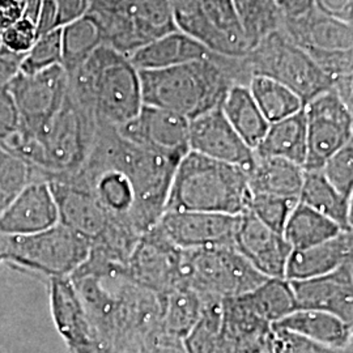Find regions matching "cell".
Returning a JSON list of instances; mask_svg holds the SVG:
<instances>
[{
    "mask_svg": "<svg viewBox=\"0 0 353 353\" xmlns=\"http://www.w3.org/2000/svg\"><path fill=\"white\" fill-rule=\"evenodd\" d=\"M179 161L125 139L115 127L97 123L88 159L74 176L62 178L88 190L112 225L140 239L164 214Z\"/></svg>",
    "mask_w": 353,
    "mask_h": 353,
    "instance_id": "obj_1",
    "label": "cell"
},
{
    "mask_svg": "<svg viewBox=\"0 0 353 353\" xmlns=\"http://www.w3.org/2000/svg\"><path fill=\"white\" fill-rule=\"evenodd\" d=\"M143 105L192 118L220 108L233 84H248L242 59H210L166 70L140 71Z\"/></svg>",
    "mask_w": 353,
    "mask_h": 353,
    "instance_id": "obj_2",
    "label": "cell"
},
{
    "mask_svg": "<svg viewBox=\"0 0 353 353\" xmlns=\"http://www.w3.org/2000/svg\"><path fill=\"white\" fill-rule=\"evenodd\" d=\"M68 75V94L99 125L119 128L143 108L138 70L126 55L101 45Z\"/></svg>",
    "mask_w": 353,
    "mask_h": 353,
    "instance_id": "obj_3",
    "label": "cell"
},
{
    "mask_svg": "<svg viewBox=\"0 0 353 353\" xmlns=\"http://www.w3.org/2000/svg\"><path fill=\"white\" fill-rule=\"evenodd\" d=\"M249 196L245 169L189 151L176 165L165 211L241 214Z\"/></svg>",
    "mask_w": 353,
    "mask_h": 353,
    "instance_id": "obj_4",
    "label": "cell"
},
{
    "mask_svg": "<svg viewBox=\"0 0 353 353\" xmlns=\"http://www.w3.org/2000/svg\"><path fill=\"white\" fill-rule=\"evenodd\" d=\"M249 76H268L292 89L303 103L332 89V83L284 29L272 33L242 58Z\"/></svg>",
    "mask_w": 353,
    "mask_h": 353,
    "instance_id": "obj_5",
    "label": "cell"
},
{
    "mask_svg": "<svg viewBox=\"0 0 353 353\" xmlns=\"http://www.w3.org/2000/svg\"><path fill=\"white\" fill-rule=\"evenodd\" d=\"M4 262H12L50 278L71 276L90 252V242L61 223L24 236L1 234Z\"/></svg>",
    "mask_w": 353,
    "mask_h": 353,
    "instance_id": "obj_6",
    "label": "cell"
},
{
    "mask_svg": "<svg viewBox=\"0 0 353 353\" xmlns=\"http://www.w3.org/2000/svg\"><path fill=\"white\" fill-rule=\"evenodd\" d=\"M267 279L234 246L183 250V284L204 300L239 297Z\"/></svg>",
    "mask_w": 353,
    "mask_h": 353,
    "instance_id": "obj_7",
    "label": "cell"
},
{
    "mask_svg": "<svg viewBox=\"0 0 353 353\" xmlns=\"http://www.w3.org/2000/svg\"><path fill=\"white\" fill-rule=\"evenodd\" d=\"M96 131L94 115L67 93L61 110L39 140L38 170L46 179L74 176L88 159Z\"/></svg>",
    "mask_w": 353,
    "mask_h": 353,
    "instance_id": "obj_8",
    "label": "cell"
},
{
    "mask_svg": "<svg viewBox=\"0 0 353 353\" xmlns=\"http://www.w3.org/2000/svg\"><path fill=\"white\" fill-rule=\"evenodd\" d=\"M8 90L19 114V130L39 141L67 97L68 75L62 64L30 75L19 72Z\"/></svg>",
    "mask_w": 353,
    "mask_h": 353,
    "instance_id": "obj_9",
    "label": "cell"
},
{
    "mask_svg": "<svg viewBox=\"0 0 353 353\" xmlns=\"http://www.w3.org/2000/svg\"><path fill=\"white\" fill-rule=\"evenodd\" d=\"M307 156L305 170H321L328 159L353 141L352 110L334 89L305 103Z\"/></svg>",
    "mask_w": 353,
    "mask_h": 353,
    "instance_id": "obj_10",
    "label": "cell"
},
{
    "mask_svg": "<svg viewBox=\"0 0 353 353\" xmlns=\"http://www.w3.org/2000/svg\"><path fill=\"white\" fill-rule=\"evenodd\" d=\"M127 274L138 284L164 296L183 284V250L157 227L145 232L127 259Z\"/></svg>",
    "mask_w": 353,
    "mask_h": 353,
    "instance_id": "obj_11",
    "label": "cell"
},
{
    "mask_svg": "<svg viewBox=\"0 0 353 353\" xmlns=\"http://www.w3.org/2000/svg\"><path fill=\"white\" fill-rule=\"evenodd\" d=\"M241 214L165 211L157 227L181 250L234 246Z\"/></svg>",
    "mask_w": 353,
    "mask_h": 353,
    "instance_id": "obj_12",
    "label": "cell"
},
{
    "mask_svg": "<svg viewBox=\"0 0 353 353\" xmlns=\"http://www.w3.org/2000/svg\"><path fill=\"white\" fill-rule=\"evenodd\" d=\"M189 147L191 152L246 172L255 161V153L230 126L220 108L190 121Z\"/></svg>",
    "mask_w": 353,
    "mask_h": 353,
    "instance_id": "obj_13",
    "label": "cell"
},
{
    "mask_svg": "<svg viewBox=\"0 0 353 353\" xmlns=\"http://www.w3.org/2000/svg\"><path fill=\"white\" fill-rule=\"evenodd\" d=\"M50 307L55 326L70 353H105L100 336L70 276L50 279Z\"/></svg>",
    "mask_w": 353,
    "mask_h": 353,
    "instance_id": "obj_14",
    "label": "cell"
},
{
    "mask_svg": "<svg viewBox=\"0 0 353 353\" xmlns=\"http://www.w3.org/2000/svg\"><path fill=\"white\" fill-rule=\"evenodd\" d=\"M189 123L179 114L143 105L134 119L117 130L138 145L182 159L190 151Z\"/></svg>",
    "mask_w": 353,
    "mask_h": 353,
    "instance_id": "obj_15",
    "label": "cell"
},
{
    "mask_svg": "<svg viewBox=\"0 0 353 353\" xmlns=\"http://www.w3.org/2000/svg\"><path fill=\"white\" fill-rule=\"evenodd\" d=\"M58 208L59 223L93 243L113 227L88 190L67 178L48 179Z\"/></svg>",
    "mask_w": 353,
    "mask_h": 353,
    "instance_id": "obj_16",
    "label": "cell"
},
{
    "mask_svg": "<svg viewBox=\"0 0 353 353\" xmlns=\"http://www.w3.org/2000/svg\"><path fill=\"white\" fill-rule=\"evenodd\" d=\"M352 261L319 278L290 281L297 309L319 310L353 325Z\"/></svg>",
    "mask_w": 353,
    "mask_h": 353,
    "instance_id": "obj_17",
    "label": "cell"
},
{
    "mask_svg": "<svg viewBox=\"0 0 353 353\" xmlns=\"http://www.w3.org/2000/svg\"><path fill=\"white\" fill-rule=\"evenodd\" d=\"M234 248L265 278H284L292 248L249 211L241 214Z\"/></svg>",
    "mask_w": 353,
    "mask_h": 353,
    "instance_id": "obj_18",
    "label": "cell"
},
{
    "mask_svg": "<svg viewBox=\"0 0 353 353\" xmlns=\"http://www.w3.org/2000/svg\"><path fill=\"white\" fill-rule=\"evenodd\" d=\"M59 223L58 208L46 179L29 183L0 214V233L24 236L43 232Z\"/></svg>",
    "mask_w": 353,
    "mask_h": 353,
    "instance_id": "obj_19",
    "label": "cell"
},
{
    "mask_svg": "<svg viewBox=\"0 0 353 353\" xmlns=\"http://www.w3.org/2000/svg\"><path fill=\"white\" fill-rule=\"evenodd\" d=\"M283 29L306 52L353 50V24L316 8L296 19H284Z\"/></svg>",
    "mask_w": 353,
    "mask_h": 353,
    "instance_id": "obj_20",
    "label": "cell"
},
{
    "mask_svg": "<svg viewBox=\"0 0 353 353\" xmlns=\"http://www.w3.org/2000/svg\"><path fill=\"white\" fill-rule=\"evenodd\" d=\"M352 256V230H343L331 240L306 249L292 250L284 279L299 281L328 275L347 262H351Z\"/></svg>",
    "mask_w": 353,
    "mask_h": 353,
    "instance_id": "obj_21",
    "label": "cell"
},
{
    "mask_svg": "<svg viewBox=\"0 0 353 353\" xmlns=\"http://www.w3.org/2000/svg\"><path fill=\"white\" fill-rule=\"evenodd\" d=\"M214 52L208 50L199 41L189 34L174 30L157 38L130 54L127 58L140 71H157L212 58Z\"/></svg>",
    "mask_w": 353,
    "mask_h": 353,
    "instance_id": "obj_22",
    "label": "cell"
},
{
    "mask_svg": "<svg viewBox=\"0 0 353 353\" xmlns=\"http://www.w3.org/2000/svg\"><path fill=\"white\" fill-rule=\"evenodd\" d=\"M272 326L284 328L330 348L347 350L352 347L353 325L326 312L297 309Z\"/></svg>",
    "mask_w": 353,
    "mask_h": 353,
    "instance_id": "obj_23",
    "label": "cell"
},
{
    "mask_svg": "<svg viewBox=\"0 0 353 353\" xmlns=\"http://www.w3.org/2000/svg\"><path fill=\"white\" fill-rule=\"evenodd\" d=\"M305 169L276 157H259L248 170L250 194H263L281 198L299 199L303 188Z\"/></svg>",
    "mask_w": 353,
    "mask_h": 353,
    "instance_id": "obj_24",
    "label": "cell"
},
{
    "mask_svg": "<svg viewBox=\"0 0 353 353\" xmlns=\"http://www.w3.org/2000/svg\"><path fill=\"white\" fill-rule=\"evenodd\" d=\"M259 157H276L303 166L307 156L306 118L303 109L281 121L270 123L265 138L254 150Z\"/></svg>",
    "mask_w": 353,
    "mask_h": 353,
    "instance_id": "obj_25",
    "label": "cell"
},
{
    "mask_svg": "<svg viewBox=\"0 0 353 353\" xmlns=\"http://www.w3.org/2000/svg\"><path fill=\"white\" fill-rule=\"evenodd\" d=\"M220 109L241 139L254 151L265 138L270 123L254 101L248 84L236 83L228 89Z\"/></svg>",
    "mask_w": 353,
    "mask_h": 353,
    "instance_id": "obj_26",
    "label": "cell"
},
{
    "mask_svg": "<svg viewBox=\"0 0 353 353\" xmlns=\"http://www.w3.org/2000/svg\"><path fill=\"white\" fill-rule=\"evenodd\" d=\"M299 202L325 214L343 230H352V199L341 195L321 170H305Z\"/></svg>",
    "mask_w": 353,
    "mask_h": 353,
    "instance_id": "obj_27",
    "label": "cell"
},
{
    "mask_svg": "<svg viewBox=\"0 0 353 353\" xmlns=\"http://www.w3.org/2000/svg\"><path fill=\"white\" fill-rule=\"evenodd\" d=\"M237 299L254 316L270 325H275L297 310L290 283L284 278H268L261 285Z\"/></svg>",
    "mask_w": 353,
    "mask_h": 353,
    "instance_id": "obj_28",
    "label": "cell"
},
{
    "mask_svg": "<svg viewBox=\"0 0 353 353\" xmlns=\"http://www.w3.org/2000/svg\"><path fill=\"white\" fill-rule=\"evenodd\" d=\"M341 232L343 229L325 214L297 202L287 220L283 237L292 250H297L331 240Z\"/></svg>",
    "mask_w": 353,
    "mask_h": 353,
    "instance_id": "obj_29",
    "label": "cell"
},
{
    "mask_svg": "<svg viewBox=\"0 0 353 353\" xmlns=\"http://www.w3.org/2000/svg\"><path fill=\"white\" fill-rule=\"evenodd\" d=\"M176 29L199 41L216 55L236 59L233 49L203 12L199 0H168Z\"/></svg>",
    "mask_w": 353,
    "mask_h": 353,
    "instance_id": "obj_30",
    "label": "cell"
},
{
    "mask_svg": "<svg viewBox=\"0 0 353 353\" xmlns=\"http://www.w3.org/2000/svg\"><path fill=\"white\" fill-rule=\"evenodd\" d=\"M204 300L188 285H181L163 296L161 331L183 339L202 316Z\"/></svg>",
    "mask_w": 353,
    "mask_h": 353,
    "instance_id": "obj_31",
    "label": "cell"
},
{
    "mask_svg": "<svg viewBox=\"0 0 353 353\" xmlns=\"http://www.w3.org/2000/svg\"><path fill=\"white\" fill-rule=\"evenodd\" d=\"M248 88L268 123L301 112L303 100L284 84L263 75L250 76Z\"/></svg>",
    "mask_w": 353,
    "mask_h": 353,
    "instance_id": "obj_32",
    "label": "cell"
},
{
    "mask_svg": "<svg viewBox=\"0 0 353 353\" xmlns=\"http://www.w3.org/2000/svg\"><path fill=\"white\" fill-rule=\"evenodd\" d=\"M241 29L250 49L283 29L284 16L275 0H232Z\"/></svg>",
    "mask_w": 353,
    "mask_h": 353,
    "instance_id": "obj_33",
    "label": "cell"
},
{
    "mask_svg": "<svg viewBox=\"0 0 353 353\" xmlns=\"http://www.w3.org/2000/svg\"><path fill=\"white\" fill-rule=\"evenodd\" d=\"M62 65L67 74L75 71L103 45L101 29L97 21L85 14L62 26Z\"/></svg>",
    "mask_w": 353,
    "mask_h": 353,
    "instance_id": "obj_34",
    "label": "cell"
},
{
    "mask_svg": "<svg viewBox=\"0 0 353 353\" xmlns=\"http://www.w3.org/2000/svg\"><path fill=\"white\" fill-rule=\"evenodd\" d=\"M37 179H46V176L0 145V214L29 183Z\"/></svg>",
    "mask_w": 353,
    "mask_h": 353,
    "instance_id": "obj_35",
    "label": "cell"
},
{
    "mask_svg": "<svg viewBox=\"0 0 353 353\" xmlns=\"http://www.w3.org/2000/svg\"><path fill=\"white\" fill-rule=\"evenodd\" d=\"M210 24L225 38L237 59L245 58L252 49L241 29L232 0H199Z\"/></svg>",
    "mask_w": 353,
    "mask_h": 353,
    "instance_id": "obj_36",
    "label": "cell"
},
{
    "mask_svg": "<svg viewBox=\"0 0 353 353\" xmlns=\"http://www.w3.org/2000/svg\"><path fill=\"white\" fill-rule=\"evenodd\" d=\"M204 300V299H203ZM223 301L204 300L202 316L182 339L188 353H216L221 330Z\"/></svg>",
    "mask_w": 353,
    "mask_h": 353,
    "instance_id": "obj_37",
    "label": "cell"
},
{
    "mask_svg": "<svg viewBox=\"0 0 353 353\" xmlns=\"http://www.w3.org/2000/svg\"><path fill=\"white\" fill-rule=\"evenodd\" d=\"M299 199L263 194H250L245 211L252 212L265 227L283 234L287 220Z\"/></svg>",
    "mask_w": 353,
    "mask_h": 353,
    "instance_id": "obj_38",
    "label": "cell"
},
{
    "mask_svg": "<svg viewBox=\"0 0 353 353\" xmlns=\"http://www.w3.org/2000/svg\"><path fill=\"white\" fill-rule=\"evenodd\" d=\"M62 64V29H54L37 38L33 48L26 52L20 64V72L36 74Z\"/></svg>",
    "mask_w": 353,
    "mask_h": 353,
    "instance_id": "obj_39",
    "label": "cell"
},
{
    "mask_svg": "<svg viewBox=\"0 0 353 353\" xmlns=\"http://www.w3.org/2000/svg\"><path fill=\"white\" fill-rule=\"evenodd\" d=\"M267 344L270 353H352V347L347 350L330 348L276 326H271Z\"/></svg>",
    "mask_w": 353,
    "mask_h": 353,
    "instance_id": "obj_40",
    "label": "cell"
},
{
    "mask_svg": "<svg viewBox=\"0 0 353 353\" xmlns=\"http://www.w3.org/2000/svg\"><path fill=\"white\" fill-rule=\"evenodd\" d=\"M321 172L341 195L352 199L353 141L334 153L321 168Z\"/></svg>",
    "mask_w": 353,
    "mask_h": 353,
    "instance_id": "obj_41",
    "label": "cell"
},
{
    "mask_svg": "<svg viewBox=\"0 0 353 353\" xmlns=\"http://www.w3.org/2000/svg\"><path fill=\"white\" fill-rule=\"evenodd\" d=\"M37 21L24 14L17 23L0 34L1 49L24 57L37 41Z\"/></svg>",
    "mask_w": 353,
    "mask_h": 353,
    "instance_id": "obj_42",
    "label": "cell"
},
{
    "mask_svg": "<svg viewBox=\"0 0 353 353\" xmlns=\"http://www.w3.org/2000/svg\"><path fill=\"white\" fill-rule=\"evenodd\" d=\"M265 336L237 338L220 330L216 353H270Z\"/></svg>",
    "mask_w": 353,
    "mask_h": 353,
    "instance_id": "obj_43",
    "label": "cell"
},
{
    "mask_svg": "<svg viewBox=\"0 0 353 353\" xmlns=\"http://www.w3.org/2000/svg\"><path fill=\"white\" fill-rule=\"evenodd\" d=\"M19 114L8 88L0 87V143L19 130Z\"/></svg>",
    "mask_w": 353,
    "mask_h": 353,
    "instance_id": "obj_44",
    "label": "cell"
},
{
    "mask_svg": "<svg viewBox=\"0 0 353 353\" xmlns=\"http://www.w3.org/2000/svg\"><path fill=\"white\" fill-rule=\"evenodd\" d=\"M145 353H188L181 339L173 338L161 330L144 341Z\"/></svg>",
    "mask_w": 353,
    "mask_h": 353,
    "instance_id": "obj_45",
    "label": "cell"
},
{
    "mask_svg": "<svg viewBox=\"0 0 353 353\" xmlns=\"http://www.w3.org/2000/svg\"><path fill=\"white\" fill-rule=\"evenodd\" d=\"M58 14V26H67L88 12L89 0H54Z\"/></svg>",
    "mask_w": 353,
    "mask_h": 353,
    "instance_id": "obj_46",
    "label": "cell"
},
{
    "mask_svg": "<svg viewBox=\"0 0 353 353\" xmlns=\"http://www.w3.org/2000/svg\"><path fill=\"white\" fill-rule=\"evenodd\" d=\"M313 6L321 12L353 24V0H313Z\"/></svg>",
    "mask_w": 353,
    "mask_h": 353,
    "instance_id": "obj_47",
    "label": "cell"
},
{
    "mask_svg": "<svg viewBox=\"0 0 353 353\" xmlns=\"http://www.w3.org/2000/svg\"><path fill=\"white\" fill-rule=\"evenodd\" d=\"M26 3V0H0V34L24 16Z\"/></svg>",
    "mask_w": 353,
    "mask_h": 353,
    "instance_id": "obj_48",
    "label": "cell"
},
{
    "mask_svg": "<svg viewBox=\"0 0 353 353\" xmlns=\"http://www.w3.org/2000/svg\"><path fill=\"white\" fill-rule=\"evenodd\" d=\"M24 57L0 50V87L8 88L13 77L20 72V64Z\"/></svg>",
    "mask_w": 353,
    "mask_h": 353,
    "instance_id": "obj_49",
    "label": "cell"
},
{
    "mask_svg": "<svg viewBox=\"0 0 353 353\" xmlns=\"http://www.w3.org/2000/svg\"><path fill=\"white\" fill-rule=\"evenodd\" d=\"M58 14L54 0H42L41 10L38 14V37L46 34L54 29H58Z\"/></svg>",
    "mask_w": 353,
    "mask_h": 353,
    "instance_id": "obj_50",
    "label": "cell"
},
{
    "mask_svg": "<svg viewBox=\"0 0 353 353\" xmlns=\"http://www.w3.org/2000/svg\"><path fill=\"white\" fill-rule=\"evenodd\" d=\"M284 19H296L314 8L313 0H275Z\"/></svg>",
    "mask_w": 353,
    "mask_h": 353,
    "instance_id": "obj_51",
    "label": "cell"
},
{
    "mask_svg": "<svg viewBox=\"0 0 353 353\" xmlns=\"http://www.w3.org/2000/svg\"><path fill=\"white\" fill-rule=\"evenodd\" d=\"M128 0H89V8L87 14L101 16L118 12Z\"/></svg>",
    "mask_w": 353,
    "mask_h": 353,
    "instance_id": "obj_52",
    "label": "cell"
},
{
    "mask_svg": "<svg viewBox=\"0 0 353 353\" xmlns=\"http://www.w3.org/2000/svg\"><path fill=\"white\" fill-rule=\"evenodd\" d=\"M4 262V254H3V246H1V233H0V263Z\"/></svg>",
    "mask_w": 353,
    "mask_h": 353,
    "instance_id": "obj_53",
    "label": "cell"
}]
</instances>
